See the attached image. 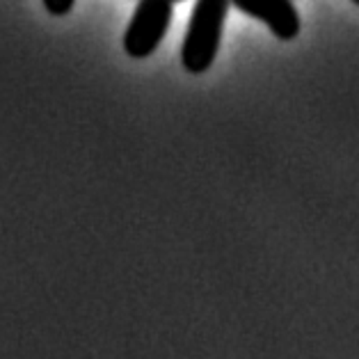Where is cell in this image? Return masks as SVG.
<instances>
[{
    "label": "cell",
    "mask_w": 359,
    "mask_h": 359,
    "mask_svg": "<svg viewBox=\"0 0 359 359\" xmlns=\"http://www.w3.org/2000/svg\"><path fill=\"white\" fill-rule=\"evenodd\" d=\"M229 7V0H197L195 3L181 48V60L186 72L199 76L211 69L217 50H220V39Z\"/></svg>",
    "instance_id": "1"
},
{
    "label": "cell",
    "mask_w": 359,
    "mask_h": 359,
    "mask_svg": "<svg viewBox=\"0 0 359 359\" xmlns=\"http://www.w3.org/2000/svg\"><path fill=\"white\" fill-rule=\"evenodd\" d=\"M174 16L172 0H140L133 19L124 34V50L128 57L144 60L161 46Z\"/></svg>",
    "instance_id": "2"
},
{
    "label": "cell",
    "mask_w": 359,
    "mask_h": 359,
    "mask_svg": "<svg viewBox=\"0 0 359 359\" xmlns=\"http://www.w3.org/2000/svg\"><path fill=\"white\" fill-rule=\"evenodd\" d=\"M243 14L268 25L277 39L291 41L300 34V14L293 0H229Z\"/></svg>",
    "instance_id": "3"
},
{
    "label": "cell",
    "mask_w": 359,
    "mask_h": 359,
    "mask_svg": "<svg viewBox=\"0 0 359 359\" xmlns=\"http://www.w3.org/2000/svg\"><path fill=\"white\" fill-rule=\"evenodd\" d=\"M76 0H43V7L53 14V16H65L72 12Z\"/></svg>",
    "instance_id": "4"
},
{
    "label": "cell",
    "mask_w": 359,
    "mask_h": 359,
    "mask_svg": "<svg viewBox=\"0 0 359 359\" xmlns=\"http://www.w3.org/2000/svg\"><path fill=\"white\" fill-rule=\"evenodd\" d=\"M353 3H355V5H359V0H353Z\"/></svg>",
    "instance_id": "5"
},
{
    "label": "cell",
    "mask_w": 359,
    "mask_h": 359,
    "mask_svg": "<svg viewBox=\"0 0 359 359\" xmlns=\"http://www.w3.org/2000/svg\"><path fill=\"white\" fill-rule=\"evenodd\" d=\"M172 3H181V0H172Z\"/></svg>",
    "instance_id": "6"
}]
</instances>
